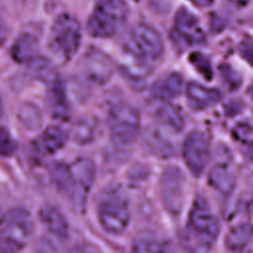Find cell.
<instances>
[{
	"label": "cell",
	"mask_w": 253,
	"mask_h": 253,
	"mask_svg": "<svg viewBox=\"0 0 253 253\" xmlns=\"http://www.w3.org/2000/svg\"><path fill=\"white\" fill-rule=\"evenodd\" d=\"M187 232V240L196 253H207L218 235V221L203 198H197L192 205Z\"/></svg>",
	"instance_id": "obj_3"
},
{
	"label": "cell",
	"mask_w": 253,
	"mask_h": 253,
	"mask_svg": "<svg viewBox=\"0 0 253 253\" xmlns=\"http://www.w3.org/2000/svg\"><path fill=\"white\" fill-rule=\"evenodd\" d=\"M128 6L125 0H97L88 18L86 29L94 38H111L126 23Z\"/></svg>",
	"instance_id": "obj_2"
},
{
	"label": "cell",
	"mask_w": 253,
	"mask_h": 253,
	"mask_svg": "<svg viewBox=\"0 0 253 253\" xmlns=\"http://www.w3.org/2000/svg\"><path fill=\"white\" fill-rule=\"evenodd\" d=\"M248 253H253V251L252 252H248Z\"/></svg>",
	"instance_id": "obj_35"
},
{
	"label": "cell",
	"mask_w": 253,
	"mask_h": 253,
	"mask_svg": "<svg viewBox=\"0 0 253 253\" xmlns=\"http://www.w3.org/2000/svg\"><path fill=\"white\" fill-rule=\"evenodd\" d=\"M78 67L82 77L94 85H102L108 82L114 71L112 59L96 47H91L84 52L79 60Z\"/></svg>",
	"instance_id": "obj_9"
},
{
	"label": "cell",
	"mask_w": 253,
	"mask_h": 253,
	"mask_svg": "<svg viewBox=\"0 0 253 253\" xmlns=\"http://www.w3.org/2000/svg\"><path fill=\"white\" fill-rule=\"evenodd\" d=\"M6 35H7V33H6L5 24L2 22V20H1V18H0V43L5 41Z\"/></svg>",
	"instance_id": "obj_29"
},
{
	"label": "cell",
	"mask_w": 253,
	"mask_h": 253,
	"mask_svg": "<svg viewBox=\"0 0 253 253\" xmlns=\"http://www.w3.org/2000/svg\"><path fill=\"white\" fill-rule=\"evenodd\" d=\"M209 182L211 187L222 194H228L234 187V176L226 165H214L209 174Z\"/></svg>",
	"instance_id": "obj_20"
},
{
	"label": "cell",
	"mask_w": 253,
	"mask_h": 253,
	"mask_svg": "<svg viewBox=\"0 0 253 253\" xmlns=\"http://www.w3.org/2000/svg\"><path fill=\"white\" fill-rule=\"evenodd\" d=\"M172 34L173 41L180 46L202 44L206 40L198 18L184 7L180 8L175 15Z\"/></svg>",
	"instance_id": "obj_11"
},
{
	"label": "cell",
	"mask_w": 253,
	"mask_h": 253,
	"mask_svg": "<svg viewBox=\"0 0 253 253\" xmlns=\"http://www.w3.org/2000/svg\"><path fill=\"white\" fill-rule=\"evenodd\" d=\"M232 5L236 7H244L248 4L249 0H228Z\"/></svg>",
	"instance_id": "obj_30"
},
{
	"label": "cell",
	"mask_w": 253,
	"mask_h": 253,
	"mask_svg": "<svg viewBox=\"0 0 253 253\" xmlns=\"http://www.w3.org/2000/svg\"><path fill=\"white\" fill-rule=\"evenodd\" d=\"M108 124L113 140L120 146L130 145L140 128L139 112L127 103L113 106L108 114Z\"/></svg>",
	"instance_id": "obj_8"
},
{
	"label": "cell",
	"mask_w": 253,
	"mask_h": 253,
	"mask_svg": "<svg viewBox=\"0 0 253 253\" xmlns=\"http://www.w3.org/2000/svg\"><path fill=\"white\" fill-rule=\"evenodd\" d=\"M81 26L79 21L67 13L59 14L53 21L47 39L48 49L60 63L70 61L81 42Z\"/></svg>",
	"instance_id": "obj_1"
},
{
	"label": "cell",
	"mask_w": 253,
	"mask_h": 253,
	"mask_svg": "<svg viewBox=\"0 0 253 253\" xmlns=\"http://www.w3.org/2000/svg\"><path fill=\"white\" fill-rule=\"evenodd\" d=\"M122 73L131 81H141L147 78L151 73V67L148 61L135 57L126 52V57L120 63Z\"/></svg>",
	"instance_id": "obj_19"
},
{
	"label": "cell",
	"mask_w": 253,
	"mask_h": 253,
	"mask_svg": "<svg viewBox=\"0 0 253 253\" xmlns=\"http://www.w3.org/2000/svg\"><path fill=\"white\" fill-rule=\"evenodd\" d=\"M163 243L150 232L138 233L131 244V253H163Z\"/></svg>",
	"instance_id": "obj_22"
},
{
	"label": "cell",
	"mask_w": 253,
	"mask_h": 253,
	"mask_svg": "<svg viewBox=\"0 0 253 253\" xmlns=\"http://www.w3.org/2000/svg\"><path fill=\"white\" fill-rule=\"evenodd\" d=\"M239 50L241 56L253 66V39H246L242 41Z\"/></svg>",
	"instance_id": "obj_28"
},
{
	"label": "cell",
	"mask_w": 253,
	"mask_h": 253,
	"mask_svg": "<svg viewBox=\"0 0 253 253\" xmlns=\"http://www.w3.org/2000/svg\"><path fill=\"white\" fill-rule=\"evenodd\" d=\"M190 60H191L192 64L196 67V69L205 78H207V79L211 78V74H212L211 66V62L207 56H205L204 54L199 53V52H194L191 54Z\"/></svg>",
	"instance_id": "obj_26"
},
{
	"label": "cell",
	"mask_w": 253,
	"mask_h": 253,
	"mask_svg": "<svg viewBox=\"0 0 253 253\" xmlns=\"http://www.w3.org/2000/svg\"><path fill=\"white\" fill-rule=\"evenodd\" d=\"M133 1H135V2H137V1H139V0H133Z\"/></svg>",
	"instance_id": "obj_34"
},
{
	"label": "cell",
	"mask_w": 253,
	"mask_h": 253,
	"mask_svg": "<svg viewBox=\"0 0 253 253\" xmlns=\"http://www.w3.org/2000/svg\"><path fill=\"white\" fill-rule=\"evenodd\" d=\"M183 178L177 169H168L162 179L164 200L170 205L171 210L179 211L183 196Z\"/></svg>",
	"instance_id": "obj_16"
},
{
	"label": "cell",
	"mask_w": 253,
	"mask_h": 253,
	"mask_svg": "<svg viewBox=\"0 0 253 253\" xmlns=\"http://www.w3.org/2000/svg\"><path fill=\"white\" fill-rule=\"evenodd\" d=\"M95 123L91 120L85 119L75 123L71 128V137L78 144H85L90 142L95 135Z\"/></svg>",
	"instance_id": "obj_25"
},
{
	"label": "cell",
	"mask_w": 253,
	"mask_h": 253,
	"mask_svg": "<svg viewBox=\"0 0 253 253\" xmlns=\"http://www.w3.org/2000/svg\"><path fill=\"white\" fill-rule=\"evenodd\" d=\"M69 253H82L80 250H72V251H70Z\"/></svg>",
	"instance_id": "obj_33"
},
{
	"label": "cell",
	"mask_w": 253,
	"mask_h": 253,
	"mask_svg": "<svg viewBox=\"0 0 253 253\" xmlns=\"http://www.w3.org/2000/svg\"><path fill=\"white\" fill-rule=\"evenodd\" d=\"M158 120L167 127L174 131H181L184 128L185 122L180 112L173 106L166 105L157 112Z\"/></svg>",
	"instance_id": "obj_24"
},
{
	"label": "cell",
	"mask_w": 253,
	"mask_h": 253,
	"mask_svg": "<svg viewBox=\"0 0 253 253\" xmlns=\"http://www.w3.org/2000/svg\"><path fill=\"white\" fill-rule=\"evenodd\" d=\"M97 211L100 224L108 233L121 234L129 223L128 203L119 188L110 187L102 192Z\"/></svg>",
	"instance_id": "obj_5"
},
{
	"label": "cell",
	"mask_w": 253,
	"mask_h": 253,
	"mask_svg": "<svg viewBox=\"0 0 253 253\" xmlns=\"http://www.w3.org/2000/svg\"><path fill=\"white\" fill-rule=\"evenodd\" d=\"M186 96L190 105L195 109H206L216 104L221 97L215 88L207 87L198 82H190L186 86Z\"/></svg>",
	"instance_id": "obj_15"
},
{
	"label": "cell",
	"mask_w": 253,
	"mask_h": 253,
	"mask_svg": "<svg viewBox=\"0 0 253 253\" xmlns=\"http://www.w3.org/2000/svg\"><path fill=\"white\" fill-rule=\"evenodd\" d=\"M183 88V78L179 73L171 72L158 78L151 86L152 97L160 101H170L177 98Z\"/></svg>",
	"instance_id": "obj_14"
},
{
	"label": "cell",
	"mask_w": 253,
	"mask_h": 253,
	"mask_svg": "<svg viewBox=\"0 0 253 253\" xmlns=\"http://www.w3.org/2000/svg\"><path fill=\"white\" fill-rule=\"evenodd\" d=\"M15 151V143L10 134V131L4 127H0V155L11 156Z\"/></svg>",
	"instance_id": "obj_27"
},
{
	"label": "cell",
	"mask_w": 253,
	"mask_h": 253,
	"mask_svg": "<svg viewBox=\"0 0 253 253\" xmlns=\"http://www.w3.org/2000/svg\"><path fill=\"white\" fill-rule=\"evenodd\" d=\"M44 83L46 85L45 101L49 113L58 121H66L69 117V106L63 84L57 75Z\"/></svg>",
	"instance_id": "obj_12"
},
{
	"label": "cell",
	"mask_w": 253,
	"mask_h": 253,
	"mask_svg": "<svg viewBox=\"0 0 253 253\" xmlns=\"http://www.w3.org/2000/svg\"><path fill=\"white\" fill-rule=\"evenodd\" d=\"M38 39L31 33L21 34L11 47L12 57L19 63L29 64L38 54Z\"/></svg>",
	"instance_id": "obj_17"
},
{
	"label": "cell",
	"mask_w": 253,
	"mask_h": 253,
	"mask_svg": "<svg viewBox=\"0 0 253 253\" xmlns=\"http://www.w3.org/2000/svg\"><path fill=\"white\" fill-rule=\"evenodd\" d=\"M196 1H198V3H199L200 5H202V6H208V5L211 4V2H212L213 0H196Z\"/></svg>",
	"instance_id": "obj_31"
},
{
	"label": "cell",
	"mask_w": 253,
	"mask_h": 253,
	"mask_svg": "<svg viewBox=\"0 0 253 253\" xmlns=\"http://www.w3.org/2000/svg\"><path fill=\"white\" fill-rule=\"evenodd\" d=\"M96 175L94 162L87 157H78L68 164V176L63 194L73 207L83 211Z\"/></svg>",
	"instance_id": "obj_6"
},
{
	"label": "cell",
	"mask_w": 253,
	"mask_h": 253,
	"mask_svg": "<svg viewBox=\"0 0 253 253\" xmlns=\"http://www.w3.org/2000/svg\"><path fill=\"white\" fill-rule=\"evenodd\" d=\"M34 232L31 213L23 208H12L0 219V252L19 253L29 243Z\"/></svg>",
	"instance_id": "obj_4"
},
{
	"label": "cell",
	"mask_w": 253,
	"mask_h": 253,
	"mask_svg": "<svg viewBox=\"0 0 253 253\" xmlns=\"http://www.w3.org/2000/svg\"><path fill=\"white\" fill-rule=\"evenodd\" d=\"M2 111H3V104H2V99H1V96H0V118H1V115H2Z\"/></svg>",
	"instance_id": "obj_32"
},
{
	"label": "cell",
	"mask_w": 253,
	"mask_h": 253,
	"mask_svg": "<svg viewBox=\"0 0 253 253\" xmlns=\"http://www.w3.org/2000/svg\"><path fill=\"white\" fill-rule=\"evenodd\" d=\"M67 134L58 126L51 125L45 127L39 136L37 146L46 155H52L59 151L66 143Z\"/></svg>",
	"instance_id": "obj_18"
},
{
	"label": "cell",
	"mask_w": 253,
	"mask_h": 253,
	"mask_svg": "<svg viewBox=\"0 0 253 253\" xmlns=\"http://www.w3.org/2000/svg\"><path fill=\"white\" fill-rule=\"evenodd\" d=\"M41 222L45 229L58 238H66L69 226L66 217L58 208L51 204L43 205L39 211Z\"/></svg>",
	"instance_id": "obj_13"
},
{
	"label": "cell",
	"mask_w": 253,
	"mask_h": 253,
	"mask_svg": "<svg viewBox=\"0 0 253 253\" xmlns=\"http://www.w3.org/2000/svg\"><path fill=\"white\" fill-rule=\"evenodd\" d=\"M252 234L248 223H238L233 225L225 236V245L228 250L237 252L242 250L248 244Z\"/></svg>",
	"instance_id": "obj_21"
},
{
	"label": "cell",
	"mask_w": 253,
	"mask_h": 253,
	"mask_svg": "<svg viewBox=\"0 0 253 253\" xmlns=\"http://www.w3.org/2000/svg\"><path fill=\"white\" fill-rule=\"evenodd\" d=\"M18 119L27 129H38L42 126V114L37 106L31 103L23 104L18 112Z\"/></svg>",
	"instance_id": "obj_23"
},
{
	"label": "cell",
	"mask_w": 253,
	"mask_h": 253,
	"mask_svg": "<svg viewBox=\"0 0 253 253\" xmlns=\"http://www.w3.org/2000/svg\"><path fill=\"white\" fill-rule=\"evenodd\" d=\"M125 49L126 52L149 62L162 55L164 45L156 29L148 24L138 23L127 33Z\"/></svg>",
	"instance_id": "obj_7"
},
{
	"label": "cell",
	"mask_w": 253,
	"mask_h": 253,
	"mask_svg": "<svg viewBox=\"0 0 253 253\" xmlns=\"http://www.w3.org/2000/svg\"><path fill=\"white\" fill-rule=\"evenodd\" d=\"M182 155L190 172L199 177L205 170L210 158V138L202 130H193L186 136Z\"/></svg>",
	"instance_id": "obj_10"
}]
</instances>
